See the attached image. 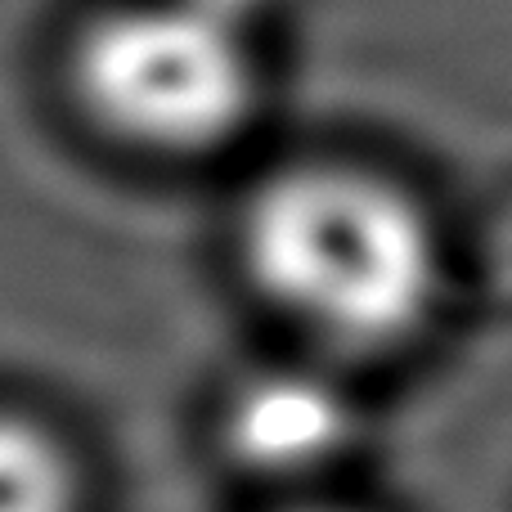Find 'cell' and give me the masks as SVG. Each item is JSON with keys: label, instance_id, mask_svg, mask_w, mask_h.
<instances>
[{"label": "cell", "instance_id": "1", "mask_svg": "<svg viewBox=\"0 0 512 512\" xmlns=\"http://www.w3.org/2000/svg\"><path fill=\"white\" fill-rule=\"evenodd\" d=\"M239 256L252 288L328 360L418 342L445 297V243L427 207L346 162L274 171L243 207Z\"/></svg>", "mask_w": 512, "mask_h": 512}, {"label": "cell", "instance_id": "2", "mask_svg": "<svg viewBox=\"0 0 512 512\" xmlns=\"http://www.w3.org/2000/svg\"><path fill=\"white\" fill-rule=\"evenodd\" d=\"M68 77L99 131L158 158L234 144L261 99L248 27L203 0H140L99 14L72 45Z\"/></svg>", "mask_w": 512, "mask_h": 512}, {"label": "cell", "instance_id": "3", "mask_svg": "<svg viewBox=\"0 0 512 512\" xmlns=\"http://www.w3.org/2000/svg\"><path fill=\"white\" fill-rule=\"evenodd\" d=\"M360 436L351 391L324 364H279L225 396L221 441L230 463L265 481H315L337 468Z\"/></svg>", "mask_w": 512, "mask_h": 512}, {"label": "cell", "instance_id": "4", "mask_svg": "<svg viewBox=\"0 0 512 512\" xmlns=\"http://www.w3.org/2000/svg\"><path fill=\"white\" fill-rule=\"evenodd\" d=\"M0 512H81L68 445L23 414H0Z\"/></svg>", "mask_w": 512, "mask_h": 512}, {"label": "cell", "instance_id": "5", "mask_svg": "<svg viewBox=\"0 0 512 512\" xmlns=\"http://www.w3.org/2000/svg\"><path fill=\"white\" fill-rule=\"evenodd\" d=\"M203 5H212V9H221L225 18H234V23H243V27H252V18L261 14L270 0H203Z\"/></svg>", "mask_w": 512, "mask_h": 512}, {"label": "cell", "instance_id": "6", "mask_svg": "<svg viewBox=\"0 0 512 512\" xmlns=\"http://www.w3.org/2000/svg\"><path fill=\"white\" fill-rule=\"evenodd\" d=\"M292 512H351V508H328V504H310V508H292Z\"/></svg>", "mask_w": 512, "mask_h": 512}]
</instances>
